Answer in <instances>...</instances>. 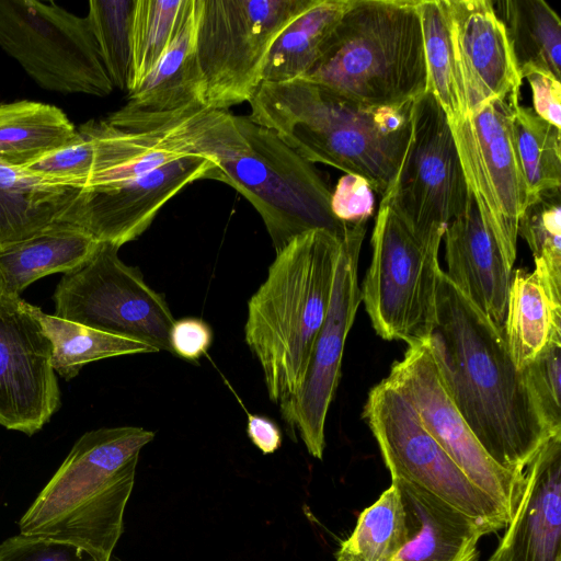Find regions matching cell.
Returning <instances> with one entry per match:
<instances>
[{
	"label": "cell",
	"mask_w": 561,
	"mask_h": 561,
	"mask_svg": "<svg viewBox=\"0 0 561 561\" xmlns=\"http://www.w3.org/2000/svg\"><path fill=\"white\" fill-rule=\"evenodd\" d=\"M427 72V92L444 111L450 128L466 116V101L443 0H416Z\"/></svg>",
	"instance_id": "4dcf8cb0"
},
{
	"label": "cell",
	"mask_w": 561,
	"mask_h": 561,
	"mask_svg": "<svg viewBox=\"0 0 561 561\" xmlns=\"http://www.w3.org/2000/svg\"><path fill=\"white\" fill-rule=\"evenodd\" d=\"M82 126L94 147L92 171L83 188L114 187L193 156L185 142L161 122L133 130L114 127L105 119L90 121Z\"/></svg>",
	"instance_id": "44dd1931"
},
{
	"label": "cell",
	"mask_w": 561,
	"mask_h": 561,
	"mask_svg": "<svg viewBox=\"0 0 561 561\" xmlns=\"http://www.w3.org/2000/svg\"><path fill=\"white\" fill-rule=\"evenodd\" d=\"M234 122L245 146L219 162L209 179L227 183L255 208L275 251L313 229L342 237L348 224L332 214L331 191L313 164L248 116L234 115Z\"/></svg>",
	"instance_id": "8992f818"
},
{
	"label": "cell",
	"mask_w": 561,
	"mask_h": 561,
	"mask_svg": "<svg viewBox=\"0 0 561 561\" xmlns=\"http://www.w3.org/2000/svg\"><path fill=\"white\" fill-rule=\"evenodd\" d=\"M374 191L355 174H345L331 192L330 207L336 219L345 224L367 222L374 211Z\"/></svg>",
	"instance_id": "ab89813d"
},
{
	"label": "cell",
	"mask_w": 561,
	"mask_h": 561,
	"mask_svg": "<svg viewBox=\"0 0 561 561\" xmlns=\"http://www.w3.org/2000/svg\"><path fill=\"white\" fill-rule=\"evenodd\" d=\"M36 314L51 344L53 368L66 380L95 360L156 352L142 342L44 313L38 307Z\"/></svg>",
	"instance_id": "1f68e13d"
},
{
	"label": "cell",
	"mask_w": 561,
	"mask_h": 561,
	"mask_svg": "<svg viewBox=\"0 0 561 561\" xmlns=\"http://www.w3.org/2000/svg\"><path fill=\"white\" fill-rule=\"evenodd\" d=\"M100 242L75 226L60 222L31 238L0 248V291L20 294L35 280L82 264Z\"/></svg>",
	"instance_id": "484cf974"
},
{
	"label": "cell",
	"mask_w": 561,
	"mask_h": 561,
	"mask_svg": "<svg viewBox=\"0 0 561 561\" xmlns=\"http://www.w3.org/2000/svg\"><path fill=\"white\" fill-rule=\"evenodd\" d=\"M414 531L411 513L391 482L379 499L359 515L353 533L343 540L335 561H390Z\"/></svg>",
	"instance_id": "f546056e"
},
{
	"label": "cell",
	"mask_w": 561,
	"mask_h": 561,
	"mask_svg": "<svg viewBox=\"0 0 561 561\" xmlns=\"http://www.w3.org/2000/svg\"><path fill=\"white\" fill-rule=\"evenodd\" d=\"M520 79L531 72L561 80V21L543 0L492 1Z\"/></svg>",
	"instance_id": "4316f807"
},
{
	"label": "cell",
	"mask_w": 561,
	"mask_h": 561,
	"mask_svg": "<svg viewBox=\"0 0 561 561\" xmlns=\"http://www.w3.org/2000/svg\"><path fill=\"white\" fill-rule=\"evenodd\" d=\"M93 160V141L81 125L67 142L23 169L54 183L83 188Z\"/></svg>",
	"instance_id": "8d00e7d4"
},
{
	"label": "cell",
	"mask_w": 561,
	"mask_h": 561,
	"mask_svg": "<svg viewBox=\"0 0 561 561\" xmlns=\"http://www.w3.org/2000/svg\"><path fill=\"white\" fill-rule=\"evenodd\" d=\"M511 128L531 202L543 192L561 188V129L519 104L512 107Z\"/></svg>",
	"instance_id": "d6a6232c"
},
{
	"label": "cell",
	"mask_w": 561,
	"mask_h": 561,
	"mask_svg": "<svg viewBox=\"0 0 561 561\" xmlns=\"http://www.w3.org/2000/svg\"><path fill=\"white\" fill-rule=\"evenodd\" d=\"M411 513L414 531L390 561H478V542L489 531L425 489L391 478Z\"/></svg>",
	"instance_id": "7402d4cb"
},
{
	"label": "cell",
	"mask_w": 561,
	"mask_h": 561,
	"mask_svg": "<svg viewBox=\"0 0 561 561\" xmlns=\"http://www.w3.org/2000/svg\"><path fill=\"white\" fill-rule=\"evenodd\" d=\"M59 407L51 344L36 306L0 291V425L32 436Z\"/></svg>",
	"instance_id": "2e32d148"
},
{
	"label": "cell",
	"mask_w": 561,
	"mask_h": 561,
	"mask_svg": "<svg viewBox=\"0 0 561 561\" xmlns=\"http://www.w3.org/2000/svg\"><path fill=\"white\" fill-rule=\"evenodd\" d=\"M76 128L58 107L33 101L0 104V163L25 168L67 142Z\"/></svg>",
	"instance_id": "83f0119b"
},
{
	"label": "cell",
	"mask_w": 561,
	"mask_h": 561,
	"mask_svg": "<svg viewBox=\"0 0 561 561\" xmlns=\"http://www.w3.org/2000/svg\"><path fill=\"white\" fill-rule=\"evenodd\" d=\"M468 195L448 119L426 92L413 103L407 150L381 199L427 250L438 254L446 228L463 213Z\"/></svg>",
	"instance_id": "9c48e42d"
},
{
	"label": "cell",
	"mask_w": 561,
	"mask_h": 561,
	"mask_svg": "<svg viewBox=\"0 0 561 561\" xmlns=\"http://www.w3.org/2000/svg\"><path fill=\"white\" fill-rule=\"evenodd\" d=\"M217 167L210 159L188 156L114 187L82 188L62 222L121 248L140 237L185 186L209 179Z\"/></svg>",
	"instance_id": "e0dca14e"
},
{
	"label": "cell",
	"mask_w": 561,
	"mask_h": 561,
	"mask_svg": "<svg viewBox=\"0 0 561 561\" xmlns=\"http://www.w3.org/2000/svg\"><path fill=\"white\" fill-rule=\"evenodd\" d=\"M0 47L43 89L101 98L113 91L88 18L55 2L0 0Z\"/></svg>",
	"instance_id": "7c38bea8"
},
{
	"label": "cell",
	"mask_w": 561,
	"mask_h": 561,
	"mask_svg": "<svg viewBox=\"0 0 561 561\" xmlns=\"http://www.w3.org/2000/svg\"><path fill=\"white\" fill-rule=\"evenodd\" d=\"M343 236L313 229L291 239L248 302L244 339L273 402L291 398L304 383L328 313Z\"/></svg>",
	"instance_id": "3957f363"
},
{
	"label": "cell",
	"mask_w": 561,
	"mask_h": 561,
	"mask_svg": "<svg viewBox=\"0 0 561 561\" xmlns=\"http://www.w3.org/2000/svg\"><path fill=\"white\" fill-rule=\"evenodd\" d=\"M190 0H135L127 92L138 89L170 47Z\"/></svg>",
	"instance_id": "836d02e7"
},
{
	"label": "cell",
	"mask_w": 561,
	"mask_h": 561,
	"mask_svg": "<svg viewBox=\"0 0 561 561\" xmlns=\"http://www.w3.org/2000/svg\"><path fill=\"white\" fill-rule=\"evenodd\" d=\"M449 280L495 325L502 327L512 280L511 270L469 192L466 209L444 233Z\"/></svg>",
	"instance_id": "ffe728a7"
},
{
	"label": "cell",
	"mask_w": 561,
	"mask_h": 561,
	"mask_svg": "<svg viewBox=\"0 0 561 561\" xmlns=\"http://www.w3.org/2000/svg\"><path fill=\"white\" fill-rule=\"evenodd\" d=\"M81 190L0 163V248L62 222Z\"/></svg>",
	"instance_id": "d4e9b609"
},
{
	"label": "cell",
	"mask_w": 561,
	"mask_h": 561,
	"mask_svg": "<svg viewBox=\"0 0 561 561\" xmlns=\"http://www.w3.org/2000/svg\"><path fill=\"white\" fill-rule=\"evenodd\" d=\"M118 249L100 242L82 264L64 273L53 296L54 316L171 352V310L140 272L119 259Z\"/></svg>",
	"instance_id": "8fae6325"
},
{
	"label": "cell",
	"mask_w": 561,
	"mask_h": 561,
	"mask_svg": "<svg viewBox=\"0 0 561 561\" xmlns=\"http://www.w3.org/2000/svg\"><path fill=\"white\" fill-rule=\"evenodd\" d=\"M0 561H103L89 549L62 540L19 534L0 543ZM113 561H119L115 558Z\"/></svg>",
	"instance_id": "74e56055"
},
{
	"label": "cell",
	"mask_w": 561,
	"mask_h": 561,
	"mask_svg": "<svg viewBox=\"0 0 561 561\" xmlns=\"http://www.w3.org/2000/svg\"><path fill=\"white\" fill-rule=\"evenodd\" d=\"M443 1L460 72L467 116L493 100L518 102L522 79L504 24L493 2Z\"/></svg>",
	"instance_id": "ac0fdd59"
},
{
	"label": "cell",
	"mask_w": 561,
	"mask_h": 561,
	"mask_svg": "<svg viewBox=\"0 0 561 561\" xmlns=\"http://www.w3.org/2000/svg\"><path fill=\"white\" fill-rule=\"evenodd\" d=\"M363 415L391 478L425 489L477 520L489 534L505 528L510 522L506 512L467 478L387 378L369 391Z\"/></svg>",
	"instance_id": "30bf717a"
},
{
	"label": "cell",
	"mask_w": 561,
	"mask_h": 561,
	"mask_svg": "<svg viewBox=\"0 0 561 561\" xmlns=\"http://www.w3.org/2000/svg\"><path fill=\"white\" fill-rule=\"evenodd\" d=\"M196 53L205 108L249 102L277 36L314 0H199Z\"/></svg>",
	"instance_id": "52a82bcc"
},
{
	"label": "cell",
	"mask_w": 561,
	"mask_h": 561,
	"mask_svg": "<svg viewBox=\"0 0 561 561\" xmlns=\"http://www.w3.org/2000/svg\"><path fill=\"white\" fill-rule=\"evenodd\" d=\"M360 289L376 333L409 346L428 341L436 321L438 254L427 250L383 199L370 239Z\"/></svg>",
	"instance_id": "ba28073f"
},
{
	"label": "cell",
	"mask_w": 561,
	"mask_h": 561,
	"mask_svg": "<svg viewBox=\"0 0 561 561\" xmlns=\"http://www.w3.org/2000/svg\"><path fill=\"white\" fill-rule=\"evenodd\" d=\"M247 434L253 445L264 455L275 453L282 445L279 427L272 420L262 415H248Z\"/></svg>",
	"instance_id": "7bdbcfd3"
},
{
	"label": "cell",
	"mask_w": 561,
	"mask_h": 561,
	"mask_svg": "<svg viewBox=\"0 0 561 561\" xmlns=\"http://www.w3.org/2000/svg\"><path fill=\"white\" fill-rule=\"evenodd\" d=\"M488 561H561V434L525 469L518 504Z\"/></svg>",
	"instance_id": "d6986e66"
},
{
	"label": "cell",
	"mask_w": 561,
	"mask_h": 561,
	"mask_svg": "<svg viewBox=\"0 0 561 561\" xmlns=\"http://www.w3.org/2000/svg\"><path fill=\"white\" fill-rule=\"evenodd\" d=\"M387 380L411 403L423 426L467 478L497 503L511 520L524 476L497 465L481 446L447 393L428 341L409 346L403 358L391 366Z\"/></svg>",
	"instance_id": "9a60e30c"
},
{
	"label": "cell",
	"mask_w": 561,
	"mask_h": 561,
	"mask_svg": "<svg viewBox=\"0 0 561 561\" xmlns=\"http://www.w3.org/2000/svg\"><path fill=\"white\" fill-rule=\"evenodd\" d=\"M135 0H91L88 20L113 87L127 91L130 71V20Z\"/></svg>",
	"instance_id": "e575fe53"
},
{
	"label": "cell",
	"mask_w": 561,
	"mask_h": 561,
	"mask_svg": "<svg viewBox=\"0 0 561 561\" xmlns=\"http://www.w3.org/2000/svg\"><path fill=\"white\" fill-rule=\"evenodd\" d=\"M502 328L511 358L523 370L561 343V285L540 270L513 271Z\"/></svg>",
	"instance_id": "603a6c76"
},
{
	"label": "cell",
	"mask_w": 561,
	"mask_h": 561,
	"mask_svg": "<svg viewBox=\"0 0 561 561\" xmlns=\"http://www.w3.org/2000/svg\"><path fill=\"white\" fill-rule=\"evenodd\" d=\"M199 0H190L183 21L158 65L121 107L130 114H163L202 106L204 82L196 53Z\"/></svg>",
	"instance_id": "cb8c5ba5"
},
{
	"label": "cell",
	"mask_w": 561,
	"mask_h": 561,
	"mask_svg": "<svg viewBox=\"0 0 561 561\" xmlns=\"http://www.w3.org/2000/svg\"><path fill=\"white\" fill-rule=\"evenodd\" d=\"M442 382L488 455L517 476L554 435L503 334L439 272L428 337Z\"/></svg>",
	"instance_id": "6da1fadb"
},
{
	"label": "cell",
	"mask_w": 561,
	"mask_h": 561,
	"mask_svg": "<svg viewBox=\"0 0 561 561\" xmlns=\"http://www.w3.org/2000/svg\"><path fill=\"white\" fill-rule=\"evenodd\" d=\"M527 79L531 95L534 112L561 129V82L554 77L541 72H531Z\"/></svg>",
	"instance_id": "b9f144b4"
},
{
	"label": "cell",
	"mask_w": 561,
	"mask_h": 561,
	"mask_svg": "<svg viewBox=\"0 0 561 561\" xmlns=\"http://www.w3.org/2000/svg\"><path fill=\"white\" fill-rule=\"evenodd\" d=\"M353 0H314L275 39L267 56L262 82L304 78Z\"/></svg>",
	"instance_id": "f1b7e54d"
},
{
	"label": "cell",
	"mask_w": 561,
	"mask_h": 561,
	"mask_svg": "<svg viewBox=\"0 0 561 561\" xmlns=\"http://www.w3.org/2000/svg\"><path fill=\"white\" fill-rule=\"evenodd\" d=\"M366 222L348 224L342 238L328 313L317 335L300 390L279 403L291 433L298 432L308 453L322 459L324 427L341 374L347 334L362 301L358 261Z\"/></svg>",
	"instance_id": "5bb4252c"
},
{
	"label": "cell",
	"mask_w": 561,
	"mask_h": 561,
	"mask_svg": "<svg viewBox=\"0 0 561 561\" xmlns=\"http://www.w3.org/2000/svg\"><path fill=\"white\" fill-rule=\"evenodd\" d=\"M516 104L490 101L450 128L468 191L511 270L518 219L531 203L512 136L511 113Z\"/></svg>",
	"instance_id": "4fadbf2b"
},
{
	"label": "cell",
	"mask_w": 561,
	"mask_h": 561,
	"mask_svg": "<svg viewBox=\"0 0 561 561\" xmlns=\"http://www.w3.org/2000/svg\"><path fill=\"white\" fill-rule=\"evenodd\" d=\"M153 437L137 426L84 433L20 518V534L72 542L113 561L139 453Z\"/></svg>",
	"instance_id": "277c9868"
},
{
	"label": "cell",
	"mask_w": 561,
	"mask_h": 561,
	"mask_svg": "<svg viewBox=\"0 0 561 561\" xmlns=\"http://www.w3.org/2000/svg\"><path fill=\"white\" fill-rule=\"evenodd\" d=\"M352 102L398 106L427 92L416 0H353L304 77Z\"/></svg>",
	"instance_id": "5b68a950"
},
{
	"label": "cell",
	"mask_w": 561,
	"mask_h": 561,
	"mask_svg": "<svg viewBox=\"0 0 561 561\" xmlns=\"http://www.w3.org/2000/svg\"><path fill=\"white\" fill-rule=\"evenodd\" d=\"M525 369L546 422L554 433H561V343Z\"/></svg>",
	"instance_id": "f35d334b"
},
{
	"label": "cell",
	"mask_w": 561,
	"mask_h": 561,
	"mask_svg": "<svg viewBox=\"0 0 561 561\" xmlns=\"http://www.w3.org/2000/svg\"><path fill=\"white\" fill-rule=\"evenodd\" d=\"M211 341L210 327L192 317L174 320L169 334L171 352L187 360H197L205 355Z\"/></svg>",
	"instance_id": "60d3db41"
},
{
	"label": "cell",
	"mask_w": 561,
	"mask_h": 561,
	"mask_svg": "<svg viewBox=\"0 0 561 561\" xmlns=\"http://www.w3.org/2000/svg\"><path fill=\"white\" fill-rule=\"evenodd\" d=\"M517 234L528 244L535 268L561 285V190L541 193L523 211Z\"/></svg>",
	"instance_id": "d590c367"
},
{
	"label": "cell",
	"mask_w": 561,
	"mask_h": 561,
	"mask_svg": "<svg viewBox=\"0 0 561 561\" xmlns=\"http://www.w3.org/2000/svg\"><path fill=\"white\" fill-rule=\"evenodd\" d=\"M248 118L310 163L364 178L383 197L404 157L414 102L369 107L307 79L262 82Z\"/></svg>",
	"instance_id": "7a4b0ae2"
}]
</instances>
